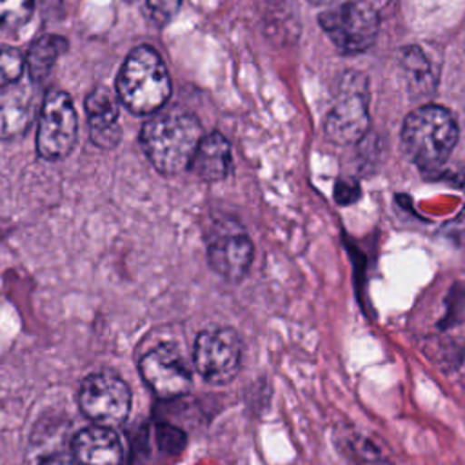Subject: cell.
<instances>
[{
  "label": "cell",
  "mask_w": 465,
  "mask_h": 465,
  "mask_svg": "<svg viewBox=\"0 0 465 465\" xmlns=\"http://www.w3.org/2000/svg\"><path fill=\"white\" fill-rule=\"evenodd\" d=\"M202 138L198 118L182 111L154 113L140 131L142 149L162 174H178L189 169Z\"/></svg>",
  "instance_id": "cell-1"
},
{
  "label": "cell",
  "mask_w": 465,
  "mask_h": 465,
  "mask_svg": "<svg viewBox=\"0 0 465 465\" xmlns=\"http://www.w3.org/2000/svg\"><path fill=\"white\" fill-rule=\"evenodd\" d=\"M116 94L133 114H154L171 96L169 71L151 45L134 47L116 76Z\"/></svg>",
  "instance_id": "cell-2"
},
{
  "label": "cell",
  "mask_w": 465,
  "mask_h": 465,
  "mask_svg": "<svg viewBox=\"0 0 465 465\" xmlns=\"http://www.w3.org/2000/svg\"><path fill=\"white\" fill-rule=\"evenodd\" d=\"M458 134V124L450 111L429 104L409 113L401 129V143L420 169L434 171L450 156Z\"/></svg>",
  "instance_id": "cell-3"
},
{
  "label": "cell",
  "mask_w": 465,
  "mask_h": 465,
  "mask_svg": "<svg viewBox=\"0 0 465 465\" xmlns=\"http://www.w3.org/2000/svg\"><path fill=\"white\" fill-rule=\"evenodd\" d=\"M318 24L343 53H361L369 49L380 27L378 13L363 0L345 2L323 11L318 16Z\"/></svg>",
  "instance_id": "cell-4"
},
{
  "label": "cell",
  "mask_w": 465,
  "mask_h": 465,
  "mask_svg": "<svg viewBox=\"0 0 465 465\" xmlns=\"http://www.w3.org/2000/svg\"><path fill=\"white\" fill-rule=\"evenodd\" d=\"M78 120L73 100L64 91H49L42 102L36 127V153L54 162L65 158L76 142Z\"/></svg>",
  "instance_id": "cell-5"
},
{
  "label": "cell",
  "mask_w": 465,
  "mask_h": 465,
  "mask_svg": "<svg viewBox=\"0 0 465 465\" xmlns=\"http://www.w3.org/2000/svg\"><path fill=\"white\" fill-rule=\"evenodd\" d=\"M78 405L94 425L114 429L131 411V389L114 374L93 372L80 383Z\"/></svg>",
  "instance_id": "cell-6"
},
{
  "label": "cell",
  "mask_w": 465,
  "mask_h": 465,
  "mask_svg": "<svg viewBox=\"0 0 465 465\" xmlns=\"http://www.w3.org/2000/svg\"><path fill=\"white\" fill-rule=\"evenodd\" d=\"M242 358V343L231 327H209L194 340V365L198 374L213 385L229 383Z\"/></svg>",
  "instance_id": "cell-7"
},
{
  "label": "cell",
  "mask_w": 465,
  "mask_h": 465,
  "mask_svg": "<svg viewBox=\"0 0 465 465\" xmlns=\"http://www.w3.org/2000/svg\"><path fill=\"white\" fill-rule=\"evenodd\" d=\"M138 369L158 398H178L191 389V372L173 345L163 343L145 352L138 361Z\"/></svg>",
  "instance_id": "cell-8"
},
{
  "label": "cell",
  "mask_w": 465,
  "mask_h": 465,
  "mask_svg": "<svg viewBox=\"0 0 465 465\" xmlns=\"http://www.w3.org/2000/svg\"><path fill=\"white\" fill-rule=\"evenodd\" d=\"M356 78V74L347 78L349 85L341 87V94L325 120V134L341 145L360 140L369 125L365 85L361 80L354 85Z\"/></svg>",
  "instance_id": "cell-9"
},
{
  "label": "cell",
  "mask_w": 465,
  "mask_h": 465,
  "mask_svg": "<svg viewBox=\"0 0 465 465\" xmlns=\"http://www.w3.org/2000/svg\"><path fill=\"white\" fill-rule=\"evenodd\" d=\"M252 254V242L242 231L223 232L207 243V262L211 269L229 282H240L247 274Z\"/></svg>",
  "instance_id": "cell-10"
},
{
  "label": "cell",
  "mask_w": 465,
  "mask_h": 465,
  "mask_svg": "<svg viewBox=\"0 0 465 465\" xmlns=\"http://www.w3.org/2000/svg\"><path fill=\"white\" fill-rule=\"evenodd\" d=\"M36 111L35 91L20 80L0 87V140H9L24 134Z\"/></svg>",
  "instance_id": "cell-11"
},
{
  "label": "cell",
  "mask_w": 465,
  "mask_h": 465,
  "mask_svg": "<svg viewBox=\"0 0 465 465\" xmlns=\"http://www.w3.org/2000/svg\"><path fill=\"white\" fill-rule=\"evenodd\" d=\"M73 458L78 465H122L120 436L111 427H87L73 440Z\"/></svg>",
  "instance_id": "cell-12"
},
{
  "label": "cell",
  "mask_w": 465,
  "mask_h": 465,
  "mask_svg": "<svg viewBox=\"0 0 465 465\" xmlns=\"http://www.w3.org/2000/svg\"><path fill=\"white\" fill-rule=\"evenodd\" d=\"M85 114L91 140L102 149L114 147L120 140L118 104L105 89H94L85 98Z\"/></svg>",
  "instance_id": "cell-13"
},
{
  "label": "cell",
  "mask_w": 465,
  "mask_h": 465,
  "mask_svg": "<svg viewBox=\"0 0 465 465\" xmlns=\"http://www.w3.org/2000/svg\"><path fill=\"white\" fill-rule=\"evenodd\" d=\"M189 169L205 182L225 178L231 171V145L225 136L216 131L203 134Z\"/></svg>",
  "instance_id": "cell-14"
},
{
  "label": "cell",
  "mask_w": 465,
  "mask_h": 465,
  "mask_svg": "<svg viewBox=\"0 0 465 465\" xmlns=\"http://www.w3.org/2000/svg\"><path fill=\"white\" fill-rule=\"evenodd\" d=\"M67 49V40L58 35H44L36 38L27 54H25V69L33 84H42L51 69L54 67L58 56Z\"/></svg>",
  "instance_id": "cell-15"
},
{
  "label": "cell",
  "mask_w": 465,
  "mask_h": 465,
  "mask_svg": "<svg viewBox=\"0 0 465 465\" xmlns=\"http://www.w3.org/2000/svg\"><path fill=\"white\" fill-rule=\"evenodd\" d=\"M340 450L347 465H394L374 441L354 430L341 434Z\"/></svg>",
  "instance_id": "cell-16"
},
{
  "label": "cell",
  "mask_w": 465,
  "mask_h": 465,
  "mask_svg": "<svg viewBox=\"0 0 465 465\" xmlns=\"http://www.w3.org/2000/svg\"><path fill=\"white\" fill-rule=\"evenodd\" d=\"M401 64H403V69L405 73L409 74V78L416 84V85H421V93L423 87H429V91L432 89V74H430V67H429V62L427 58L423 56L421 49L412 45V47H407L403 51V58H401Z\"/></svg>",
  "instance_id": "cell-17"
},
{
  "label": "cell",
  "mask_w": 465,
  "mask_h": 465,
  "mask_svg": "<svg viewBox=\"0 0 465 465\" xmlns=\"http://www.w3.org/2000/svg\"><path fill=\"white\" fill-rule=\"evenodd\" d=\"M35 9V0H0V29L9 31L24 25Z\"/></svg>",
  "instance_id": "cell-18"
},
{
  "label": "cell",
  "mask_w": 465,
  "mask_h": 465,
  "mask_svg": "<svg viewBox=\"0 0 465 465\" xmlns=\"http://www.w3.org/2000/svg\"><path fill=\"white\" fill-rule=\"evenodd\" d=\"M25 69V58L15 47L0 45V87L15 84L22 78Z\"/></svg>",
  "instance_id": "cell-19"
},
{
  "label": "cell",
  "mask_w": 465,
  "mask_h": 465,
  "mask_svg": "<svg viewBox=\"0 0 465 465\" xmlns=\"http://www.w3.org/2000/svg\"><path fill=\"white\" fill-rule=\"evenodd\" d=\"M180 4L182 0H143V9L154 25L163 27L178 13Z\"/></svg>",
  "instance_id": "cell-20"
},
{
  "label": "cell",
  "mask_w": 465,
  "mask_h": 465,
  "mask_svg": "<svg viewBox=\"0 0 465 465\" xmlns=\"http://www.w3.org/2000/svg\"><path fill=\"white\" fill-rule=\"evenodd\" d=\"M183 434L176 427L162 425L158 429V441L162 449H167L169 452H178L183 447Z\"/></svg>",
  "instance_id": "cell-21"
},
{
  "label": "cell",
  "mask_w": 465,
  "mask_h": 465,
  "mask_svg": "<svg viewBox=\"0 0 465 465\" xmlns=\"http://www.w3.org/2000/svg\"><path fill=\"white\" fill-rule=\"evenodd\" d=\"M345 194H349V202H354L360 194V189L354 182H340L336 185V200L340 203H345Z\"/></svg>",
  "instance_id": "cell-22"
},
{
  "label": "cell",
  "mask_w": 465,
  "mask_h": 465,
  "mask_svg": "<svg viewBox=\"0 0 465 465\" xmlns=\"http://www.w3.org/2000/svg\"><path fill=\"white\" fill-rule=\"evenodd\" d=\"M40 465H78L76 460L73 456H51V458H45Z\"/></svg>",
  "instance_id": "cell-23"
},
{
  "label": "cell",
  "mask_w": 465,
  "mask_h": 465,
  "mask_svg": "<svg viewBox=\"0 0 465 465\" xmlns=\"http://www.w3.org/2000/svg\"><path fill=\"white\" fill-rule=\"evenodd\" d=\"M311 2H314V4H329L332 0H311Z\"/></svg>",
  "instance_id": "cell-24"
}]
</instances>
